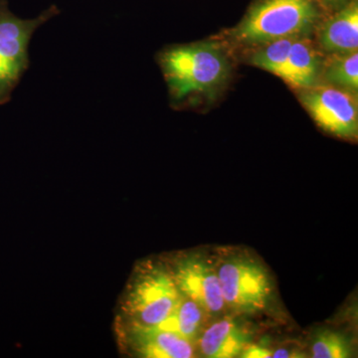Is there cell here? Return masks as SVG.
Masks as SVG:
<instances>
[{
    "mask_svg": "<svg viewBox=\"0 0 358 358\" xmlns=\"http://www.w3.org/2000/svg\"><path fill=\"white\" fill-rule=\"evenodd\" d=\"M157 62L174 106L212 95L230 74L227 54L216 42L169 46L159 52Z\"/></svg>",
    "mask_w": 358,
    "mask_h": 358,
    "instance_id": "1",
    "label": "cell"
},
{
    "mask_svg": "<svg viewBox=\"0 0 358 358\" xmlns=\"http://www.w3.org/2000/svg\"><path fill=\"white\" fill-rule=\"evenodd\" d=\"M320 17L315 0H259L230 32L237 43L262 46L307 36Z\"/></svg>",
    "mask_w": 358,
    "mask_h": 358,
    "instance_id": "2",
    "label": "cell"
},
{
    "mask_svg": "<svg viewBox=\"0 0 358 358\" xmlns=\"http://www.w3.org/2000/svg\"><path fill=\"white\" fill-rule=\"evenodd\" d=\"M182 298L169 266L147 262L136 268L122 303L128 324L157 327Z\"/></svg>",
    "mask_w": 358,
    "mask_h": 358,
    "instance_id": "3",
    "label": "cell"
},
{
    "mask_svg": "<svg viewBox=\"0 0 358 358\" xmlns=\"http://www.w3.org/2000/svg\"><path fill=\"white\" fill-rule=\"evenodd\" d=\"M58 14L60 9L51 6L34 20H21L11 13L7 0H0V106L11 100L29 68L28 47L33 34Z\"/></svg>",
    "mask_w": 358,
    "mask_h": 358,
    "instance_id": "4",
    "label": "cell"
},
{
    "mask_svg": "<svg viewBox=\"0 0 358 358\" xmlns=\"http://www.w3.org/2000/svg\"><path fill=\"white\" fill-rule=\"evenodd\" d=\"M225 307L252 315L267 306L272 284L267 268L243 252H230L215 263Z\"/></svg>",
    "mask_w": 358,
    "mask_h": 358,
    "instance_id": "5",
    "label": "cell"
},
{
    "mask_svg": "<svg viewBox=\"0 0 358 358\" xmlns=\"http://www.w3.org/2000/svg\"><path fill=\"white\" fill-rule=\"evenodd\" d=\"M182 296L199 303L207 315H219L225 308L215 263L197 252L182 254L169 266Z\"/></svg>",
    "mask_w": 358,
    "mask_h": 358,
    "instance_id": "6",
    "label": "cell"
},
{
    "mask_svg": "<svg viewBox=\"0 0 358 358\" xmlns=\"http://www.w3.org/2000/svg\"><path fill=\"white\" fill-rule=\"evenodd\" d=\"M300 101L315 122L327 133L338 138H357V103L352 94L329 85H317L303 90Z\"/></svg>",
    "mask_w": 358,
    "mask_h": 358,
    "instance_id": "7",
    "label": "cell"
},
{
    "mask_svg": "<svg viewBox=\"0 0 358 358\" xmlns=\"http://www.w3.org/2000/svg\"><path fill=\"white\" fill-rule=\"evenodd\" d=\"M124 338L140 357L148 358H190L194 345L173 331L157 327L128 324Z\"/></svg>",
    "mask_w": 358,
    "mask_h": 358,
    "instance_id": "8",
    "label": "cell"
},
{
    "mask_svg": "<svg viewBox=\"0 0 358 358\" xmlns=\"http://www.w3.org/2000/svg\"><path fill=\"white\" fill-rule=\"evenodd\" d=\"M253 334L248 327L233 317L216 320L201 331L196 345L205 357H240L245 348L251 345Z\"/></svg>",
    "mask_w": 358,
    "mask_h": 358,
    "instance_id": "9",
    "label": "cell"
},
{
    "mask_svg": "<svg viewBox=\"0 0 358 358\" xmlns=\"http://www.w3.org/2000/svg\"><path fill=\"white\" fill-rule=\"evenodd\" d=\"M320 49L329 55L357 52L358 6L350 2L324 21L317 31Z\"/></svg>",
    "mask_w": 358,
    "mask_h": 358,
    "instance_id": "10",
    "label": "cell"
},
{
    "mask_svg": "<svg viewBox=\"0 0 358 358\" xmlns=\"http://www.w3.org/2000/svg\"><path fill=\"white\" fill-rule=\"evenodd\" d=\"M320 58L307 37L294 39L289 48L286 64L280 78L296 89L306 90L317 86L320 74Z\"/></svg>",
    "mask_w": 358,
    "mask_h": 358,
    "instance_id": "11",
    "label": "cell"
},
{
    "mask_svg": "<svg viewBox=\"0 0 358 358\" xmlns=\"http://www.w3.org/2000/svg\"><path fill=\"white\" fill-rule=\"evenodd\" d=\"M207 317L209 315L199 303L182 296L171 315L157 327L173 331L196 345Z\"/></svg>",
    "mask_w": 358,
    "mask_h": 358,
    "instance_id": "12",
    "label": "cell"
},
{
    "mask_svg": "<svg viewBox=\"0 0 358 358\" xmlns=\"http://www.w3.org/2000/svg\"><path fill=\"white\" fill-rule=\"evenodd\" d=\"M324 78L329 86L357 95L358 55L357 52L329 55L324 63Z\"/></svg>",
    "mask_w": 358,
    "mask_h": 358,
    "instance_id": "13",
    "label": "cell"
},
{
    "mask_svg": "<svg viewBox=\"0 0 358 358\" xmlns=\"http://www.w3.org/2000/svg\"><path fill=\"white\" fill-rule=\"evenodd\" d=\"M353 343L346 334L333 329H320L315 334L310 345L313 358L352 357Z\"/></svg>",
    "mask_w": 358,
    "mask_h": 358,
    "instance_id": "14",
    "label": "cell"
},
{
    "mask_svg": "<svg viewBox=\"0 0 358 358\" xmlns=\"http://www.w3.org/2000/svg\"><path fill=\"white\" fill-rule=\"evenodd\" d=\"M296 38L277 40L259 46L258 50L250 56V63L261 69L268 71L275 76L281 75L286 64L289 48Z\"/></svg>",
    "mask_w": 358,
    "mask_h": 358,
    "instance_id": "15",
    "label": "cell"
},
{
    "mask_svg": "<svg viewBox=\"0 0 358 358\" xmlns=\"http://www.w3.org/2000/svg\"><path fill=\"white\" fill-rule=\"evenodd\" d=\"M272 350H268L267 348H264V346L253 345V343L251 345L247 346L246 348L243 350V352L241 353L240 357L244 358H267V357H273Z\"/></svg>",
    "mask_w": 358,
    "mask_h": 358,
    "instance_id": "16",
    "label": "cell"
},
{
    "mask_svg": "<svg viewBox=\"0 0 358 358\" xmlns=\"http://www.w3.org/2000/svg\"><path fill=\"white\" fill-rule=\"evenodd\" d=\"M315 1L326 6H345L346 0H315Z\"/></svg>",
    "mask_w": 358,
    "mask_h": 358,
    "instance_id": "17",
    "label": "cell"
}]
</instances>
